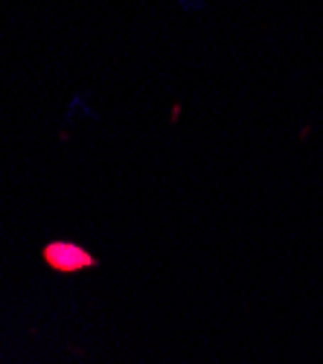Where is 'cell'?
I'll return each mask as SVG.
<instances>
[{"mask_svg":"<svg viewBox=\"0 0 323 364\" xmlns=\"http://www.w3.org/2000/svg\"><path fill=\"white\" fill-rule=\"evenodd\" d=\"M178 4H181L184 9H201L204 4H207V0H178Z\"/></svg>","mask_w":323,"mask_h":364,"instance_id":"cell-1","label":"cell"}]
</instances>
